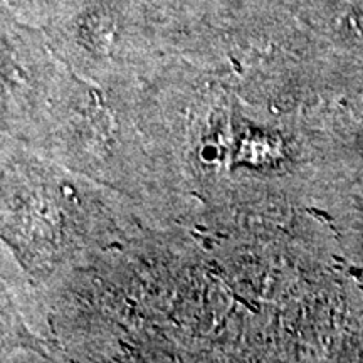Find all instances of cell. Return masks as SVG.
Here are the masks:
<instances>
[{"instance_id": "6da1fadb", "label": "cell", "mask_w": 363, "mask_h": 363, "mask_svg": "<svg viewBox=\"0 0 363 363\" xmlns=\"http://www.w3.org/2000/svg\"><path fill=\"white\" fill-rule=\"evenodd\" d=\"M362 252H363V251H362Z\"/></svg>"}]
</instances>
